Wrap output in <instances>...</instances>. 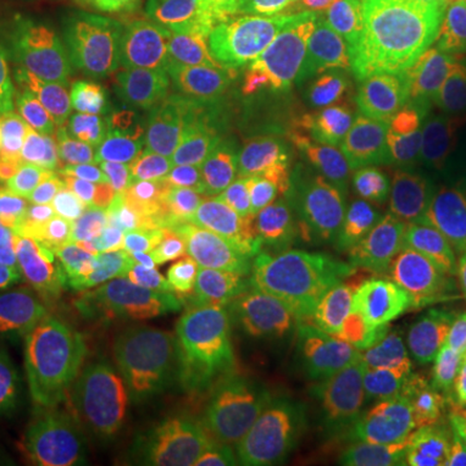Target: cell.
<instances>
[{
  "label": "cell",
  "mask_w": 466,
  "mask_h": 466,
  "mask_svg": "<svg viewBox=\"0 0 466 466\" xmlns=\"http://www.w3.org/2000/svg\"><path fill=\"white\" fill-rule=\"evenodd\" d=\"M339 164L329 137L247 135L231 148V184L251 210L303 220L337 192Z\"/></svg>",
  "instance_id": "obj_5"
},
{
  "label": "cell",
  "mask_w": 466,
  "mask_h": 466,
  "mask_svg": "<svg viewBox=\"0 0 466 466\" xmlns=\"http://www.w3.org/2000/svg\"><path fill=\"white\" fill-rule=\"evenodd\" d=\"M247 50L220 34L150 24L127 50V86L143 130L168 148L202 158L241 130Z\"/></svg>",
  "instance_id": "obj_1"
},
{
  "label": "cell",
  "mask_w": 466,
  "mask_h": 466,
  "mask_svg": "<svg viewBox=\"0 0 466 466\" xmlns=\"http://www.w3.org/2000/svg\"><path fill=\"white\" fill-rule=\"evenodd\" d=\"M345 459L352 461L355 466H431L417 461L412 456H404L400 451L386 449L381 443H373V446H363V449L352 451Z\"/></svg>",
  "instance_id": "obj_40"
},
{
  "label": "cell",
  "mask_w": 466,
  "mask_h": 466,
  "mask_svg": "<svg viewBox=\"0 0 466 466\" xmlns=\"http://www.w3.org/2000/svg\"><path fill=\"white\" fill-rule=\"evenodd\" d=\"M200 337L216 352L218 366L226 370V376L231 379L233 386L249 381L262 366L257 327L205 321V324H200Z\"/></svg>",
  "instance_id": "obj_34"
},
{
  "label": "cell",
  "mask_w": 466,
  "mask_h": 466,
  "mask_svg": "<svg viewBox=\"0 0 466 466\" xmlns=\"http://www.w3.org/2000/svg\"><path fill=\"white\" fill-rule=\"evenodd\" d=\"M127 373H130L127 358L116 355L112 348L101 350L94 358H88L84 366L78 368L63 383V389L55 394V401L60 407H78V410H96V407H104L109 391Z\"/></svg>",
  "instance_id": "obj_32"
},
{
  "label": "cell",
  "mask_w": 466,
  "mask_h": 466,
  "mask_svg": "<svg viewBox=\"0 0 466 466\" xmlns=\"http://www.w3.org/2000/svg\"><path fill=\"white\" fill-rule=\"evenodd\" d=\"M106 348L109 342L91 339L66 327L45 324L32 342V348L11 366V376H16L18 381L34 391L55 397L63 389V383L84 366L88 358H94L96 352Z\"/></svg>",
  "instance_id": "obj_23"
},
{
  "label": "cell",
  "mask_w": 466,
  "mask_h": 466,
  "mask_svg": "<svg viewBox=\"0 0 466 466\" xmlns=\"http://www.w3.org/2000/svg\"><path fill=\"white\" fill-rule=\"evenodd\" d=\"M231 389V379L226 376V370L218 363L195 366L192 368L189 391H187V407L184 410L202 417H216L218 410L228 400Z\"/></svg>",
  "instance_id": "obj_37"
},
{
  "label": "cell",
  "mask_w": 466,
  "mask_h": 466,
  "mask_svg": "<svg viewBox=\"0 0 466 466\" xmlns=\"http://www.w3.org/2000/svg\"><path fill=\"white\" fill-rule=\"evenodd\" d=\"M324 464L327 466H355L352 461H348L345 456H324Z\"/></svg>",
  "instance_id": "obj_45"
},
{
  "label": "cell",
  "mask_w": 466,
  "mask_h": 466,
  "mask_svg": "<svg viewBox=\"0 0 466 466\" xmlns=\"http://www.w3.org/2000/svg\"><path fill=\"white\" fill-rule=\"evenodd\" d=\"M158 11L210 29H262L280 16L285 0H150Z\"/></svg>",
  "instance_id": "obj_28"
},
{
  "label": "cell",
  "mask_w": 466,
  "mask_h": 466,
  "mask_svg": "<svg viewBox=\"0 0 466 466\" xmlns=\"http://www.w3.org/2000/svg\"><path fill=\"white\" fill-rule=\"evenodd\" d=\"M29 187L32 179L18 148L16 109L0 88V231L26 220Z\"/></svg>",
  "instance_id": "obj_31"
},
{
  "label": "cell",
  "mask_w": 466,
  "mask_h": 466,
  "mask_svg": "<svg viewBox=\"0 0 466 466\" xmlns=\"http://www.w3.org/2000/svg\"><path fill=\"white\" fill-rule=\"evenodd\" d=\"M29 213L52 249L70 262L91 269H104L112 262L115 249L106 233L63 182L39 177L29 187Z\"/></svg>",
  "instance_id": "obj_15"
},
{
  "label": "cell",
  "mask_w": 466,
  "mask_h": 466,
  "mask_svg": "<svg viewBox=\"0 0 466 466\" xmlns=\"http://www.w3.org/2000/svg\"><path fill=\"white\" fill-rule=\"evenodd\" d=\"M417 96L451 137H466V34L435 47L422 60Z\"/></svg>",
  "instance_id": "obj_24"
},
{
  "label": "cell",
  "mask_w": 466,
  "mask_h": 466,
  "mask_svg": "<svg viewBox=\"0 0 466 466\" xmlns=\"http://www.w3.org/2000/svg\"><path fill=\"white\" fill-rule=\"evenodd\" d=\"M345 332L348 327L342 317L290 296L257 327L262 366L275 360L327 358L342 342Z\"/></svg>",
  "instance_id": "obj_19"
},
{
  "label": "cell",
  "mask_w": 466,
  "mask_h": 466,
  "mask_svg": "<svg viewBox=\"0 0 466 466\" xmlns=\"http://www.w3.org/2000/svg\"><path fill=\"white\" fill-rule=\"evenodd\" d=\"M143 453H146V443L119 431H109L70 466H143Z\"/></svg>",
  "instance_id": "obj_38"
},
{
  "label": "cell",
  "mask_w": 466,
  "mask_h": 466,
  "mask_svg": "<svg viewBox=\"0 0 466 466\" xmlns=\"http://www.w3.org/2000/svg\"><path fill=\"white\" fill-rule=\"evenodd\" d=\"M404 386L412 394H431L466 363V288L443 283L420 303L400 329Z\"/></svg>",
  "instance_id": "obj_12"
},
{
  "label": "cell",
  "mask_w": 466,
  "mask_h": 466,
  "mask_svg": "<svg viewBox=\"0 0 466 466\" xmlns=\"http://www.w3.org/2000/svg\"><path fill=\"white\" fill-rule=\"evenodd\" d=\"M42 321L109 342L119 332L115 285L101 269L81 267L55 254L42 300Z\"/></svg>",
  "instance_id": "obj_14"
},
{
  "label": "cell",
  "mask_w": 466,
  "mask_h": 466,
  "mask_svg": "<svg viewBox=\"0 0 466 466\" xmlns=\"http://www.w3.org/2000/svg\"><path fill=\"white\" fill-rule=\"evenodd\" d=\"M216 446L244 459L247 464H259L278 456H319L300 438L280 431L272 420L254 410L244 386H233L226 404L213 417Z\"/></svg>",
  "instance_id": "obj_22"
},
{
  "label": "cell",
  "mask_w": 466,
  "mask_h": 466,
  "mask_svg": "<svg viewBox=\"0 0 466 466\" xmlns=\"http://www.w3.org/2000/svg\"><path fill=\"white\" fill-rule=\"evenodd\" d=\"M140 200L146 218L171 228H210L218 218L213 182L192 167L156 161L143 171Z\"/></svg>",
  "instance_id": "obj_18"
},
{
  "label": "cell",
  "mask_w": 466,
  "mask_h": 466,
  "mask_svg": "<svg viewBox=\"0 0 466 466\" xmlns=\"http://www.w3.org/2000/svg\"><path fill=\"white\" fill-rule=\"evenodd\" d=\"M42 321H16L0 319V363L14 366L18 358L32 348L36 334L42 332Z\"/></svg>",
  "instance_id": "obj_39"
},
{
  "label": "cell",
  "mask_w": 466,
  "mask_h": 466,
  "mask_svg": "<svg viewBox=\"0 0 466 466\" xmlns=\"http://www.w3.org/2000/svg\"><path fill=\"white\" fill-rule=\"evenodd\" d=\"M381 446L431 466H466V417L435 394L407 400Z\"/></svg>",
  "instance_id": "obj_16"
},
{
  "label": "cell",
  "mask_w": 466,
  "mask_h": 466,
  "mask_svg": "<svg viewBox=\"0 0 466 466\" xmlns=\"http://www.w3.org/2000/svg\"><path fill=\"white\" fill-rule=\"evenodd\" d=\"M415 208L394 205L370 251L363 283L342 311L348 329L400 332L420 303L443 283L433 251L412 220Z\"/></svg>",
  "instance_id": "obj_8"
},
{
  "label": "cell",
  "mask_w": 466,
  "mask_h": 466,
  "mask_svg": "<svg viewBox=\"0 0 466 466\" xmlns=\"http://www.w3.org/2000/svg\"><path fill=\"white\" fill-rule=\"evenodd\" d=\"M112 285L119 324L127 329L189 327V300L174 285L143 275L133 262V251H115Z\"/></svg>",
  "instance_id": "obj_21"
},
{
  "label": "cell",
  "mask_w": 466,
  "mask_h": 466,
  "mask_svg": "<svg viewBox=\"0 0 466 466\" xmlns=\"http://www.w3.org/2000/svg\"><path fill=\"white\" fill-rule=\"evenodd\" d=\"M288 288L290 257L278 244L254 257L216 254L210 275L189 306V327L205 321L259 327L283 303Z\"/></svg>",
  "instance_id": "obj_11"
},
{
  "label": "cell",
  "mask_w": 466,
  "mask_h": 466,
  "mask_svg": "<svg viewBox=\"0 0 466 466\" xmlns=\"http://www.w3.org/2000/svg\"><path fill=\"white\" fill-rule=\"evenodd\" d=\"M104 412L112 422V431L130 435L140 443H148L150 438H156L174 417V410L148 383L140 381L133 370L122 381H116L115 389L109 391L104 401Z\"/></svg>",
  "instance_id": "obj_26"
},
{
  "label": "cell",
  "mask_w": 466,
  "mask_h": 466,
  "mask_svg": "<svg viewBox=\"0 0 466 466\" xmlns=\"http://www.w3.org/2000/svg\"><path fill=\"white\" fill-rule=\"evenodd\" d=\"M404 401L407 389L391 379L339 370L324 400L321 456H348L381 443Z\"/></svg>",
  "instance_id": "obj_13"
},
{
  "label": "cell",
  "mask_w": 466,
  "mask_h": 466,
  "mask_svg": "<svg viewBox=\"0 0 466 466\" xmlns=\"http://www.w3.org/2000/svg\"><path fill=\"white\" fill-rule=\"evenodd\" d=\"M119 350L122 352H148L158 358H168L184 366L195 368L205 363H218L216 352L195 334L189 327H158V329H127L119 334Z\"/></svg>",
  "instance_id": "obj_33"
},
{
  "label": "cell",
  "mask_w": 466,
  "mask_h": 466,
  "mask_svg": "<svg viewBox=\"0 0 466 466\" xmlns=\"http://www.w3.org/2000/svg\"><path fill=\"white\" fill-rule=\"evenodd\" d=\"M130 370L140 381H146L167 401L174 412H179L187 407V391H189V379H192V368L168 360V358H158V355H148V352H125Z\"/></svg>",
  "instance_id": "obj_35"
},
{
  "label": "cell",
  "mask_w": 466,
  "mask_h": 466,
  "mask_svg": "<svg viewBox=\"0 0 466 466\" xmlns=\"http://www.w3.org/2000/svg\"><path fill=\"white\" fill-rule=\"evenodd\" d=\"M112 431L106 412L96 410H78V407H57L52 428L45 443L26 459L32 466H70L88 446Z\"/></svg>",
  "instance_id": "obj_29"
},
{
  "label": "cell",
  "mask_w": 466,
  "mask_h": 466,
  "mask_svg": "<svg viewBox=\"0 0 466 466\" xmlns=\"http://www.w3.org/2000/svg\"><path fill=\"white\" fill-rule=\"evenodd\" d=\"M0 466H32L21 453L11 449H0Z\"/></svg>",
  "instance_id": "obj_44"
},
{
  "label": "cell",
  "mask_w": 466,
  "mask_h": 466,
  "mask_svg": "<svg viewBox=\"0 0 466 466\" xmlns=\"http://www.w3.org/2000/svg\"><path fill=\"white\" fill-rule=\"evenodd\" d=\"M404 11L431 36L433 47L466 34V0H400Z\"/></svg>",
  "instance_id": "obj_36"
},
{
  "label": "cell",
  "mask_w": 466,
  "mask_h": 466,
  "mask_svg": "<svg viewBox=\"0 0 466 466\" xmlns=\"http://www.w3.org/2000/svg\"><path fill=\"white\" fill-rule=\"evenodd\" d=\"M57 401L50 394L34 391L16 376H0V441L3 446L32 459L50 433L57 415Z\"/></svg>",
  "instance_id": "obj_25"
},
{
  "label": "cell",
  "mask_w": 466,
  "mask_h": 466,
  "mask_svg": "<svg viewBox=\"0 0 466 466\" xmlns=\"http://www.w3.org/2000/svg\"><path fill=\"white\" fill-rule=\"evenodd\" d=\"M332 143L358 189L404 208L433 202L459 174L466 158V137L368 133L337 127Z\"/></svg>",
  "instance_id": "obj_6"
},
{
  "label": "cell",
  "mask_w": 466,
  "mask_h": 466,
  "mask_svg": "<svg viewBox=\"0 0 466 466\" xmlns=\"http://www.w3.org/2000/svg\"><path fill=\"white\" fill-rule=\"evenodd\" d=\"M337 73L334 57L299 36L257 45L247 52L241 76V130L332 140Z\"/></svg>",
  "instance_id": "obj_3"
},
{
  "label": "cell",
  "mask_w": 466,
  "mask_h": 466,
  "mask_svg": "<svg viewBox=\"0 0 466 466\" xmlns=\"http://www.w3.org/2000/svg\"><path fill=\"white\" fill-rule=\"evenodd\" d=\"M251 466H327L324 456H278V459H267L259 464Z\"/></svg>",
  "instance_id": "obj_42"
},
{
  "label": "cell",
  "mask_w": 466,
  "mask_h": 466,
  "mask_svg": "<svg viewBox=\"0 0 466 466\" xmlns=\"http://www.w3.org/2000/svg\"><path fill=\"white\" fill-rule=\"evenodd\" d=\"M0 449H5V446H3V441H0Z\"/></svg>",
  "instance_id": "obj_46"
},
{
  "label": "cell",
  "mask_w": 466,
  "mask_h": 466,
  "mask_svg": "<svg viewBox=\"0 0 466 466\" xmlns=\"http://www.w3.org/2000/svg\"><path fill=\"white\" fill-rule=\"evenodd\" d=\"M431 394H435L438 400L449 401L453 410H459L466 417V363L441 389H435Z\"/></svg>",
  "instance_id": "obj_41"
},
{
  "label": "cell",
  "mask_w": 466,
  "mask_h": 466,
  "mask_svg": "<svg viewBox=\"0 0 466 466\" xmlns=\"http://www.w3.org/2000/svg\"><path fill=\"white\" fill-rule=\"evenodd\" d=\"M345 373L383 376L404 386V355L400 332L389 329H350L342 342L327 355ZM407 389V386H404Z\"/></svg>",
  "instance_id": "obj_30"
},
{
  "label": "cell",
  "mask_w": 466,
  "mask_h": 466,
  "mask_svg": "<svg viewBox=\"0 0 466 466\" xmlns=\"http://www.w3.org/2000/svg\"><path fill=\"white\" fill-rule=\"evenodd\" d=\"M135 267L153 280L174 285L184 293H198L216 262V244L192 228L153 226L133 241Z\"/></svg>",
  "instance_id": "obj_20"
},
{
  "label": "cell",
  "mask_w": 466,
  "mask_h": 466,
  "mask_svg": "<svg viewBox=\"0 0 466 466\" xmlns=\"http://www.w3.org/2000/svg\"><path fill=\"white\" fill-rule=\"evenodd\" d=\"M290 29L337 63L401 60L420 67L435 50L400 0H293Z\"/></svg>",
  "instance_id": "obj_7"
},
{
  "label": "cell",
  "mask_w": 466,
  "mask_h": 466,
  "mask_svg": "<svg viewBox=\"0 0 466 466\" xmlns=\"http://www.w3.org/2000/svg\"><path fill=\"white\" fill-rule=\"evenodd\" d=\"M216 449L213 420L179 410L167 428L146 443L143 466H202Z\"/></svg>",
  "instance_id": "obj_27"
},
{
  "label": "cell",
  "mask_w": 466,
  "mask_h": 466,
  "mask_svg": "<svg viewBox=\"0 0 466 466\" xmlns=\"http://www.w3.org/2000/svg\"><path fill=\"white\" fill-rule=\"evenodd\" d=\"M391 208L394 202L345 187L303 218L290 254L293 299L342 317L363 283L370 251Z\"/></svg>",
  "instance_id": "obj_4"
},
{
  "label": "cell",
  "mask_w": 466,
  "mask_h": 466,
  "mask_svg": "<svg viewBox=\"0 0 466 466\" xmlns=\"http://www.w3.org/2000/svg\"><path fill=\"white\" fill-rule=\"evenodd\" d=\"M202 466H249L244 459H238V456H233V453H228V451H220L216 449L205 461H202Z\"/></svg>",
  "instance_id": "obj_43"
},
{
  "label": "cell",
  "mask_w": 466,
  "mask_h": 466,
  "mask_svg": "<svg viewBox=\"0 0 466 466\" xmlns=\"http://www.w3.org/2000/svg\"><path fill=\"white\" fill-rule=\"evenodd\" d=\"M55 254L42 231L26 220L0 231V319L42 321Z\"/></svg>",
  "instance_id": "obj_17"
},
{
  "label": "cell",
  "mask_w": 466,
  "mask_h": 466,
  "mask_svg": "<svg viewBox=\"0 0 466 466\" xmlns=\"http://www.w3.org/2000/svg\"><path fill=\"white\" fill-rule=\"evenodd\" d=\"M16 84L18 106L36 133L86 161L137 168L143 122L130 86L101 52L63 36H34Z\"/></svg>",
  "instance_id": "obj_2"
},
{
  "label": "cell",
  "mask_w": 466,
  "mask_h": 466,
  "mask_svg": "<svg viewBox=\"0 0 466 466\" xmlns=\"http://www.w3.org/2000/svg\"><path fill=\"white\" fill-rule=\"evenodd\" d=\"M417 70L420 67L401 60L339 63L334 130H407L433 137H451L420 104Z\"/></svg>",
  "instance_id": "obj_9"
},
{
  "label": "cell",
  "mask_w": 466,
  "mask_h": 466,
  "mask_svg": "<svg viewBox=\"0 0 466 466\" xmlns=\"http://www.w3.org/2000/svg\"><path fill=\"white\" fill-rule=\"evenodd\" d=\"M29 158L36 168V177L57 179L76 195V200L84 205L88 216L106 233L112 249L122 251L133 247L146 210L130 171L86 161L42 133L32 137Z\"/></svg>",
  "instance_id": "obj_10"
}]
</instances>
